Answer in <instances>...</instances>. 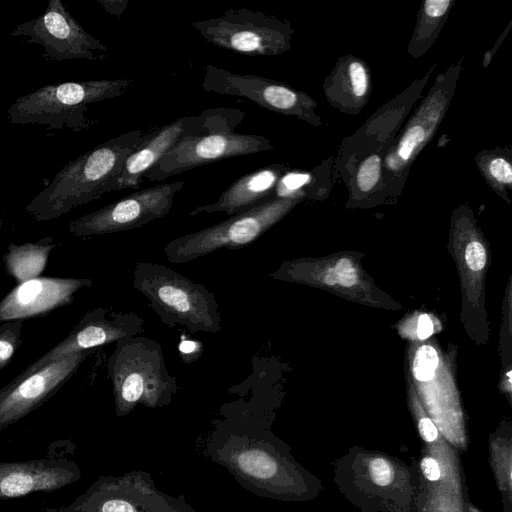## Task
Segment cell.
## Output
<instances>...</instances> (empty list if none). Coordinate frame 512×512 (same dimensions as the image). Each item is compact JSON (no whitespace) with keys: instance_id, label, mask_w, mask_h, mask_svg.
Returning a JSON list of instances; mask_svg holds the SVG:
<instances>
[{"instance_id":"obj_1","label":"cell","mask_w":512,"mask_h":512,"mask_svg":"<svg viewBox=\"0 0 512 512\" xmlns=\"http://www.w3.org/2000/svg\"><path fill=\"white\" fill-rule=\"evenodd\" d=\"M145 136L140 129L128 131L68 162L26 205V212L36 221H48L100 198Z\"/></svg>"},{"instance_id":"obj_23","label":"cell","mask_w":512,"mask_h":512,"mask_svg":"<svg viewBox=\"0 0 512 512\" xmlns=\"http://www.w3.org/2000/svg\"><path fill=\"white\" fill-rule=\"evenodd\" d=\"M384 156V153H372L358 163L346 183L353 197L364 198L382 192Z\"/></svg>"},{"instance_id":"obj_7","label":"cell","mask_w":512,"mask_h":512,"mask_svg":"<svg viewBox=\"0 0 512 512\" xmlns=\"http://www.w3.org/2000/svg\"><path fill=\"white\" fill-rule=\"evenodd\" d=\"M461 63L439 74L433 87L408 119L383 159L382 192L403 187L409 168L421 150L434 137L456 89Z\"/></svg>"},{"instance_id":"obj_22","label":"cell","mask_w":512,"mask_h":512,"mask_svg":"<svg viewBox=\"0 0 512 512\" xmlns=\"http://www.w3.org/2000/svg\"><path fill=\"white\" fill-rule=\"evenodd\" d=\"M511 151L497 148L483 150L476 155L475 161L487 184L501 197L508 199L512 189Z\"/></svg>"},{"instance_id":"obj_34","label":"cell","mask_w":512,"mask_h":512,"mask_svg":"<svg viewBox=\"0 0 512 512\" xmlns=\"http://www.w3.org/2000/svg\"><path fill=\"white\" fill-rule=\"evenodd\" d=\"M433 332V323L427 315H421L418 319L417 335L420 339L428 338Z\"/></svg>"},{"instance_id":"obj_8","label":"cell","mask_w":512,"mask_h":512,"mask_svg":"<svg viewBox=\"0 0 512 512\" xmlns=\"http://www.w3.org/2000/svg\"><path fill=\"white\" fill-rule=\"evenodd\" d=\"M190 25L207 42L251 56H277L288 51L294 33L289 21L248 8L228 9Z\"/></svg>"},{"instance_id":"obj_24","label":"cell","mask_w":512,"mask_h":512,"mask_svg":"<svg viewBox=\"0 0 512 512\" xmlns=\"http://www.w3.org/2000/svg\"><path fill=\"white\" fill-rule=\"evenodd\" d=\"M23 320H12L0 325V370L6 367L22 344Z\"/></svg>"},{"instance_id":"obj_36","label":"cell","mask_w":512,"mask_h":512,"mask_svg":"<svg viewBox=\"0 0 512 512\" xmlns=\"http://www.w3.org/2000/svg\"><path fill=\"white\" fill-rule=\"evenodd\" d=\"M469 512H479V511H478V510H476L475 508H473V507H471V506H470V507H469Z\"/></svg>"},{"instance_id":"obj_26","label":"cell","mask_w":512,"mask_h":512,"mask_svg":"<svg viewBox=\"0 0 512 512\" xmlns=\"http://www.w3.org/2000/svg\"><path fill=\"white\" fill-rule=\"evenodd\" d=\"M438 355L436 350L429 346H421L415 355L413 362L414 376L419 381H428L434 376L438 366Z\"/></svg>"},{"instance_id":"obj_21","label":"cell","mask_w":512,"mask_h":512,"mask_svg":"<svg viewBox=\"0 0 512 512\" xmlns=\"http://www.w3.org/2000/svg\"><path fill=\"white\" fill-rule=\"evenodd\" d=\"M455 0H425L418 13L416 26L408 44V54L417 59L438 38Z\"/></svg>"},{"instance_id":"obj_3","label":"cell","mask_w":512,"mask_h":512,"mask_svg":"<svg viewBox=\"0 0 512 512\" xmlns=\"http://www.w3.org/2000/svg\"><path fill=\"white\" fill-rule=\"evenodd\" d=\"M244 116L243 111L234 108L207 109L203 128L183 138L145 177L159 182L215 161L273 150L271 141L262 135L234 131Z\"/></svg>"},{"instance_id":"obj_35","label":"cell","mask_w":512,"mask_h":512,"mask_svg":"<svg viewBox=\"0 0 512 512\" xmlns=\"http://www.w3.org/2000/svg\"><path fill=\"white\" fill-rule=\"evenodd\" d=\"M512 26V22H510L508 24V26L506 27L505 31H503V33L501 34V36L499 37V39L497 40V44H495V46L493 47L492 50H489L487 51L485 54H484V58H483V67H487L493 56L495 55V52L497 51L498 47L501 45V43L503 42V40L506 38L510 28Z\"/></svg>"},{"instance_id":"obj_15","label":"cell","mask_w":512,"mask_h":512,"mask_svg":"<svg viewBox=\"0 0 512 512\" xmlns=\"http://www.w3.org/2000/svg\"><path fill=\"white\" fill-rule=\"evenodd\" d=\"M207 110L181 117L146 134L144 141L125 159L119 174L104 188V194L123 189L139 190L146 173L183 138L199 132Z\"/></svg>"},{"instance_id":"obj_11","label":"cell","mask_w":512,"mask_h":512,"mask_svg":"<svg viewBox=\"0 0 512 512\" xmlns=\"http://www.w3.org/2000/svg\"><path fill=\"white\" fill-rule=\"evenodd\" d=\"M183 184V181H176L139 189L71 221L68 231L76 237H91L142 227L170 212Z\"/></svg>"},{"instance_id":"obj_33","label":"cell","mask_w":512,"mask_h":512,"mask_svg":"<svg viewBox=\"0 0 512 512\" xmlns=\"http://www.w3.org/2000/svg\"><path fill=\"white\" fill-rule=\"evenodd\" d=\"M100 512H134V508L123 500L111 499L101 505Z\"/></svg>"},{"instance_id":"obj_28","label":"cell","mask_w":512,"mask_h":512,"mask_svg":"<svg viewBox=\"0 0 512 512\" xmlns=\"http://www.w3.org/2000/svg\"><path fill=\"white\" fill-rule=\"evenodd\" d=\"M336 283L343 287H351L356 284L358 276L353 263L347 259H340L333 267Z\"/></svg>"},{"instance_id":"obj_16","label":"cell","mask_w":512,"mask_h":512,"mask_svg":"<svg viewBox=\"0 0 512 512\" xmlns=\"http://www.w3.org/2000/svg\"><path fill=\"white\" fill-rule=\"evenodd\" d=\"M92 282L90 278L37 277L17 284L0 301V324L46 316L72 303L76 292Z\"/></svg>"},{"instance_id":"obj_10","label":"cell","mask_w":512,"mask_h":512,"mask_svg":"<svg viewBox=\"0 0 512 512\" xmlns=\"http://www.w3.org/2000/svg\"><path fill=\"white\" fill-rule=\"evenodd\" d=\"M9 35L27 37L28 43L43 47L44 56L55 61H96L110 55L108 47L88 33L61 0H50L40 15L19 24Z\"/></svg>"},{"instance_id":"obj_37","label":"cell","mask_w":512,"mask_h":512,"mask_svg":"<svg viewBox=\"0 0 512 512\" xmlns=\"http://www.w3.org/2000/svg\"><path fill=\"white\" fill-rule=\"evenodd\" d=\"M0 221H1V212H0ZM1 230V229H0ZM0 240H1V234H0Z\"/></svg>"},{"instance_id":"obj_14","label":"cell","mask_w":512,"mask_h":512,"mask_svg":"<svg viewBox=\"0 0 512 512\" xmlns=\"http://www.w3.org/2000/svg\"><path fill=\"white\" fill-rule=\"evenodd\" d=\"M143 319L134 312H113L103 307L94 308L80 319L67 336L48 352L29 364L18 377L69 355L138 336L143 330Z\"/></svg>"},{"instance_id":"obj_18","label":"cell","mask_w":512,"mask_h":512,"mask_svg":"<svg viewBox=\"0 0 512 512\" xmlns=\"http://www.w3.org/2000/svg\"><path fill=\"white\" fill-rule=\"evenodd\" d=\"M287 172L285 164H272L245 174L233 182L215 202L198 206L189 215L224 212L230 217L275 198L278 182Z\"/></svg>"},{"instance_id":"obj_29","label":"cell","mask_w":512,"mask_h":512,"mask_svg":"<svg viewBox=\"0 0 512 512\" xmlns=\"http://www.w3.org/2000/svg\"><path fill=\"white\" fill-rule=\"evenodd\" d=\"M465 260L472 271H480L486 264V251L478 241L470 242L465 249Z\"/></svg>"},{"instance_id":"obj_13","label":"cell","mask_w":512,"mask_h":512,"mask_svg":"<svg viewBox=\"0 0 512 512\" xmlns=\"http://www.w3.org/2000/svg\"><path fill=\"white\" fill-rule=\"evenodd\" d=\"M95 350H86L54 361L37 371L16 376L0 388V431L53 397Z\"/></svg>"},{"instance_id":"obj_6","label":"cell","mask_w":512,"mask_h":512,"mask_svg":"<svg viewBox=\"0 0 512 512\" xmlns=\"http://www.w3.org/2000/svg\"><path fill=\"white\" fill-rule=\"evenodd\" d=\"M304 197H275L202 230L179 236L164 247L171 263H186L221 248L252 244L279 222Z\"/></svg>"},{"instance_id":"obj_19","label":"cell","mask_w":512,"mask_h":512,"mask_svg":"<svg viewBox=\"0 0 512 512\" xmlns=\"http://www.w3.org/2000/svg\"><path fill=\"white\" fill-rule=\"evenodd\" d=\"M324 94L343 113L358 114L369 100L371 79L368 65L353 55L340 57L325 78Z\"/></svg>"},{"instance_id":"obj_9","label":"cell","mask_w":512,"mask_h":512,"mask_svg":"<svg viewBox=\"0 0 512 512\" xmlns=\"http://www.w3.org/2000/svg\"><path fill=\"white\" fill-rule=\"evenodd\" d=\"M205 92L248 99L258 106L294 116L315 127L322 124L315 113L317 102L286 83L253 74H238L209 64L204 68Z\"/></svg>"},{"instance_id":"obj_32","label":"cell","mask_w":512,"mask_h":512,"mask_svg":"<svg viewBox=\"0 0 512 512\" xmlns=\"http://www.w3.org/2000/svg\"><path fill=\"white\" fill-rule=\"evenodd\" d=\"M97 2L109 14L121 17L127 9L129 0H97Z\"/></svg>"},{"instance_id":"obj_27","label":"cell","mask_w":512,"mask_h":512,"mask_svg":"<svg viewBox=\"0 0 512 512\" xmlns=\"http://www.w3.org/2000/svg\"><path fill=\"white\" fill-rule=\"evenodd\" d=\"M369 475L372 482L378 486H387L392 483L394 471L391 464L384 458H373L369 462Z\"/></svg>"},{"instance_id":"obj_17","label":"cell","mask_w":512,"mask_h":512,"mask_svg":"<svg viewBox=\"0 0 512 512\" xmlns=\"http://www.w3.org/2000/svg\"><path fill=\"white\" fill-rule=\"evenodd\" d=\"M76 478L77 470L66 459L0 463V499L21 497L34 491H53Z\"/></svg>"},{"instance_id":"obj_30","label":"cell","mask_w":512,"mask_h":512,"mask_svg":"<svg viewBox=\"0 0 512 512\" xmlns=\"http://www.w3.org/2000/svg\"><path fill=\"white\" fill-rule=\"evenodd\" d=\"M421 470L425 478L435 482L441 477V468L439 463L433 457H424L421 460Z\"/></svg>"},{"instance_id":"obj_20","label":"cell","mask_w":512,"mask_h":512,"mask_svg":"<svg viewBox=\"0 0 512 512\" xmlns=\"http://www.w3.org/2000/svg\"><path fill=\"white\" fill-rule=\"evenodd\" d=\"M56 246L52 236H46L36 242L10 243L2 258L7 274L17 284L40 277L46 268L51 251Z\"/></svg>"},{"instance_id":"obj_25","label":"cell","mask_w":512,"mask_h":512,"mask_svg":"<svg viewBox=\"0 0 512 512\" xmlns=\"http://www.w3.org/2000/svg\"><path fill=\"white\" fill-rule=\"evenodd\" d=\"M238 464L247 474L261 479L272 477L277 470L275 461L266 453L257 450L242 453Z\"/></svg>"},{"instance_id":"obj_12","label":"cell","mask_w":512,"mask_h":512,"mask_svg":"<svg viewBox=\"0 0 512 512\" xmlns=\"http://www.w3.org/2000/svg\"><path fill=\"white\" fill-rule=\"evenodd\" d=\"M435 64L421 79H416L406 90L380 107L353 135L342 142L335 160V173L345 183L355 167L372 153H384L390 149L403 121L420 97Z\"/></svg>"},{"instance_id":"obj_2","label":"cell","mask_w":512,"mask_h":512,"mask_svg":"<svg viewBox=\"0 0 512 512\" xmlns=\"http://www.w3.org/2000/svg\"><path fill=\"white\" fill-rule=\"evenodd\" d=\"M132 275L133 287L146 297L164 325H181L191 333L221 331L215 295L203 284L152 262H138Z\"/></svg>"},{"instance_id":"obj_31","label":"cell","mask_w":512,"mask_h":512,"mask_svg":"<svg viewBox=\"0 0 512 512\" xmlns=\"http://www.w3.org/2000/svg\"><path fill=\"white\" fill-rule=\"evenodd\" d=\"M418 429L424 441L432 443L437 440L438 429L430 418L422 417L418 422Z\"/></svg>"},{"instance_id":"obj_4","label":"cell","mask_w":512,"mask_h":512,"mask_svg":"<svg viewBox=\"0 0 512 512\" xmlns=\"http://www.w3.org/2000/svg\"><path fill=\"white\" fill-rule=\"evenodd\" d=\"M133 79L67 81L41 86L14 101L7 111L11 124H41L50 129L87 128L88 105L123 95Z\"/></svg>"},{"instance_id":"obj_5","label":"cell","mask_w":512,"mask_h":512,"mask_svg":"<svg viewBox=\"0 0 512 512\" xmlns=\"http://www.w3.org/2000/svg\"><path fill=\"white\" fill-rule=\"evenodd\" d=\"M107 360L117 408L127 411L138 402L155 406L176 392V378L167 370L159 342L134 336L118 340Z\"/></svg>"}]
</instances>
